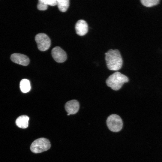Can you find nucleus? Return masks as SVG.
I'll return each mask as SVG.
<instances>
[{
    "instance_id": "9d476101",
    "label": "nucleus",
    "mask_w": 162,
    "mask_h": 162,
    "mask_svg": "<svg viewBox=\"0 0 162 162\" xmlns=\"http://www.w3.org/2000/svg\"><path fill=\"white\" fill-rule=\"evenodd\" d=\"M29 118L27 116L23 115L20 116L16 121V124L18 127L25 129L28 127V125Z\"/></svg>"
},
{
    "instance_id": "9b49d317",
    "label": "nucleus",
    "mask_w": 162,
    "mask_h": 162,
    "mask_svg": "<svg viewBox=\"0 0 162 162\" xmlns=\"http://www.w3.org/2000/svg\"><path fill=\"white\" fill-rule=\"evenodd\" d=\"M20 88L21 91L23 93L29 92L31 89V86L29 80L26 79H22L20 83Z\"/></svg>"
},
{
    "instance_id": "0eeeda50",
    "label": "nucleus",
    "mask_w": 162,
    "mask_h": 162,
    "mask_svg": "<svg viewBox=\"0 0 162 162\" xmlns=\"http://www.w3.org/2000/svg\"><path fill=\"white\" fill-rule=\"evenodd\" d=\"M10 59L14 62L23 66H27L29 63V59L26 55L20 53H14L10 56Z\"/></svg>"
},
{
    "instance_id": "f03ea898",
    "label": "nucleus",
    "mask_w": 162,
    "mask_h": 162,
    "mask_svg": "<svg viewBox=\"0 0 162 162\" xmlns=\"http://www.w3.org/2000/svg\"><path fill=\"white\" fill-rule=\"evenodd\" d=\"M129 81L128 77L119 72H116L110 75L106 80L107 85L112 89H120L124 84Z\"/></svg>"
},
{
    "instance_id": "f8f14e48",
    "label": "nucleus",
    "mask_w": 162,
    "mask_h": 162,
    "mask_svg": "<svg viewBox=\"0 0 162 162\" xmlns=\"http://www.w3.org/2000/svg\"><path fill=\"white\" fill-rule=\"evenodd\" d=\"M57 5L60 11L62 12H66L69 5V0H57Z\"/></svg>"
},
{
    "instance_id": "ddd939ff",
    "label": "nucleus",
    "mask_w": 162,
    "mask_h": 162,
    "mask_svg": "<svg viewBox=\"0 0 162 162\" xmlns=\"http://www.w3.org/2000/svg\"><path fill=\"white\" fill-rule=\"evenodd\" d=\"M141 3L144 6L147 7H151L158 4L160 2L159 0H141Z\"/></svg>"
},
{
    "instance_id": "1a4fd4ad",
    "label": "nucleus",
    "mask_w": 162,
    "mask_h": 162,
    "mask_svg": "<svg viewBox=\"0 0 162 162\" xmlns=\"http://www.w3.org/2000/svg\"><path fill=\"white\" fill-rule=\"evenodd\" d=\"M75 29L77 34L81 36H83L88 32V25L84 20H80L78 21L76 23Z\"/></svg>"
},
{
    "instance_id": "2eb2a0df",
    "label": "nucleus",
    "mask_w": 162,
    "mask_h": 162,
    "mask_svg": "<svg viewBox=\"0 0 162 162\" xmlns=\"http://www.w3.org/2000/svg\"><path fill=\"white\" fill-rule=\"evenodd\" d=\"M47 5L53 6L57 5V0H41Z\"/></svg>"
},
{
    "instance_id": "7ed1b4c3",
    "label": "nucleus",
    "mask_w": 162,
    "mask_h": 162,
    "mask_svg": "<svg viewBox=\"0 0 162 162\" xmlns=\"http://www.w3.org/2000/svg\"><path fill=\"white\" fill-rule=\"evenodd\" d=\"M51 147L50 142L48 139L42 137L34 140L30 146V150L33 153H39L49 149Z\"/></svg>"
},
{
    "instance_id": "4468645a",
    "label": "nucleus",
    "mask_w": 162,
    "mask_h": 162,
    "mask_svg": "<svg viewBox=\"0 0 162 162\" xmlns=\"http://www.w3.org/2000/svg\"><path fill=\"white\" fill-rule=\"evenodd\" d=\"M37 7L38 10H45L48 8V5L42 2L41 0H38Z\"/></svg>"
},
{
    "instance_id": "20e7f679",
    "label": "nucleus",
    "mask_w": 162,
    "mask_h": 162,
    "mask_svg": "<svg viewBox=\"0 0 162 162\" xmlns=\"http://www.w3.org/2000/svg\"><path fill=\"white\" fill-rule=\"evenodd\" d=\"M106 124L109 129L114 132L119 131L123 126L122 118L118 115L115 114H112L107 118Z\"/></svg>"
},
{
    "instance_id": "6e6552de",
    "label": "nucleus",
    "mask_w": 162,
    "mask_h": 162,
    "mask_svg": "<svg viewBox=\"0 0 162 162\" xmlns=\"http://www.w3.org/2000/svg\"><path fill=\"white\" fill-rule=\"evenodd\" d=\"M65 107L68 113L70 115L74 114L76 113L79 110V104L76 100H70L66 103Z\"/></svg>"
},
{
    "instance_id": "39448f33",
    "label": "nucleus",
    "mask_w": 162,
    "mask_h": 162,
    "mask_svg": "<svg viewBox=\"0 0 162 162\" xmlns=\"http://www.w3.org/2000/svg\"><path fill=\"white\" fill-rule=\"evenodd\" d=\"M35 39L38 49L40 51H44L48 50L51 45V41L46 34L40 33L35 36Z\"/></svg>"
},
{
    "instance_id": "423d86ee",
    "label": "nucleus",
    "mask_w": 162,
    "mask_h": 162,
    "mask_svg": "<svg viewBox=\"0 0 162 162\" xmlns=\"http://www.w3.org/2000/svg\"><path fill=\"white\" fill-rule=\"evenodd\" d=\"M51 54L54 60L58 63L63 62L67 58L65 52L59 46L54 47L52 50Z\"/></svg>"
},
{
    "instance_id": "f257e3e1",
    "label": "nucleus",
    "mask_w": 162,
    "mask_h": 162,
    "mask_svg": "<svg viewBox=\"0 0 162 162\" xmlns=\"http://www.w3.org/2000/svg\"><path fill=\"white\" fill-rule=\"evenodd\" d=\"M105 54L106 65L109 69L115 71L122 68L123 61L118 50L110 49Z\"/></svg>"
}]
</instances>
